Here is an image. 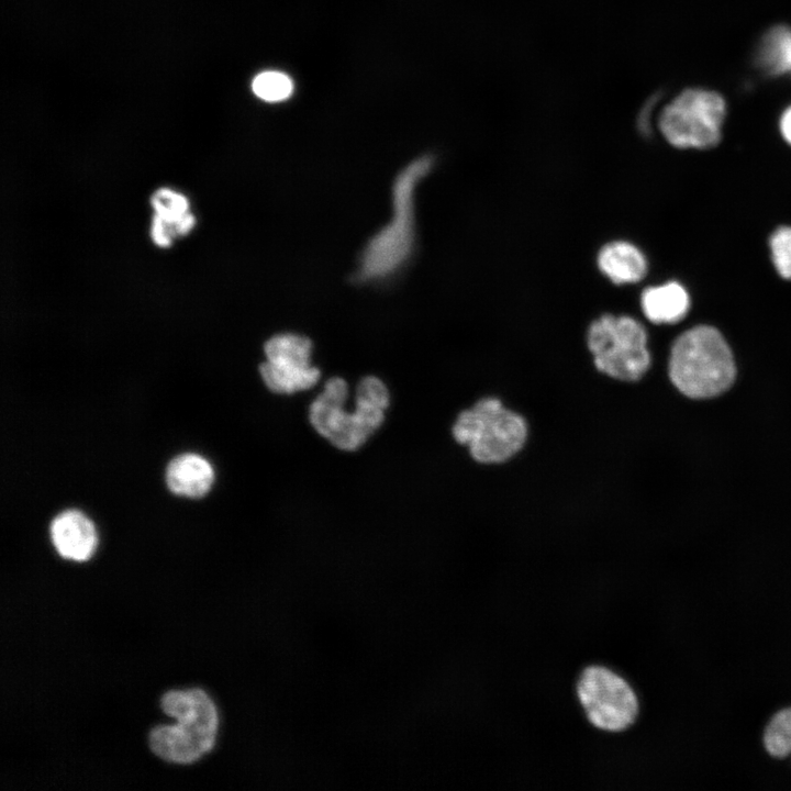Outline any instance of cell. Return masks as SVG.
<instances>
[{
	"label": "cell",
	"instance_id": "7a4b0ae2",
	"mask_svg": "<svg viewBox=\"0 0 791 791\" xmlns=\"http://www.w3.org/2000/svg\"><path fill=\"white\" fill-rule=\"evenodd\" d=\"M348 386L334 377L311 403L309 419L316 432L343 450H356L372 435L385 420L389 393L376 377L360 380L356 390L355 411L345 410Z\"/></svg>",
	"mask_w": 791,
	"mask_h": 791
},
{
	"label": "cell",
	"instance_id": "277c9868",
	"mask_svg": "<svg viewBox=\"0 0 791 791\" xmlns=\"http://www.w3.org/2000/svg\"><path fill=\"white\" fill-rule=\"evenodd\" d=\"M432 165L433 159L423 156L397 176L392 190V218L364 248L357 271L360 281L388 278L410 258L415 241V188Z\"/></svg>",
	"mask_w": 791,
	"mask_h": 791
},
{
	"label": "cell",
	"instance_id": "8992f818",
	"mask_svg": "<svg viewBox=\"0 0 791 791\" xmlns=\"http://www.w3.org/2000/svg\"><path fill=\"white\" fill-rule=\"evenodd\" d=\"M584 344L594 369L611 380L635 383L653 367L648 333L633 316L600 315L589 324Z\"/></svg>",
	"mask_w": 791,
	"mask_h": 791
},
{
	"label": "cell",
	"instance_id": "9a60e30c",
	"mask_svg": "<svg viewBox=\"0 0 791 791\" xmlns=\"http://www.w3.org/2000/svg\"><path fill=\"white\" fill-rule=\"evenodd\" d=\"M759 66L769 75H791V29L778 25L762 37L757 55Z\"/></svg>",
	"mask_w": 791,
	"mask_h": 791
},
{
	"label": "cell",
	"instance_id": "6da1fadb",
	"mask_svg": "<svg viewBox=\"0 0 791 791\" xmlns=\"http://www.w3.org/2000/svg\"><path fill=\"white\" fill-rule=\"evenodd\" d=\"M450 435L475 463L500 466L524 450L530 438V424L520 411L500 397L486 394L457 412Z\"/></svg>",
	"mask_w": 791,
	"mask_h": 791
},
{
	"label": "cell",
	"instance_id": "ba28073f",
	"mask_svg": "<svg viewBox=\"0 0 791 791\" xmlns=\"http://www.w3.org/2000/svg\"><path fill=\"white\" fill-rule=\"evenodd\" d=\"M576 691L588 721L598 729L622 732L636 721L637 695L631 684L610 668L600 665L584 668Z\"/></svg>",
	"mask_w": 791,
	"mask_h": 791
},
{
	"label": "cell",
	"instance_id": "3957f363",
	"mask_svg": "<svg viewBox=\"0 0 791 791\" xmlns=\"http://www.w3.org/2000/svg\"><path fill=\"white\" fill-rule=\"evenodd\" d=\"M670 383L691 399H709L726 391L736 376L732 350L714 327L699 325L679 335L667 360Z\"/></svg>",
	"mask_w": 791,
	"mask_h": 791
},
{
	"label": "cell",
	"instance_id": "ac0fdd59",
	"mask_svg": "<svg viewBox=\"0 0 791 791\" xmlns=\"http://www.w3.org/2000/svg\"><path fill=\"white\" fill-rule=\"evenodd\" d=\"M770 250L773 265L779 275L791 279V227H779L770 237Z\"/></svg>",
	"mask_w": 791,
	"mask_h": 791
},
{
	"label": "cell",
	"instance_id": "e0dca14e",
	"mask_svg": "<svg viewBox=\"0 0 791 791\" xmlns=\"http://www.w3.org/2000/svg\"><path fill=\"white\" fill-rule=\"evenodd\" d=\"M767 751L778 758L791 753V708L778 712L769 722L764 735Z\"/></svg>",
	"mask_w": 791,
	"mask_h": 791
},
{
	"label": "cell",
	"instance_id": "9c48e42d",
	"mask_svg": "<svg viewBox=\"0 0 791 791\" xmlns=\"http://www.w3.org/2000/svg\"><path fill=\"white\" fill-rule=\"evenodd\" d=\"M266 361L259 372L276 393H294L312 388L320 370L311 365L312 343L302 335L283 333L269 338L264 347Z\"/></svg>",
	"mask_w": 791,
	"mask_h": 791
},
{
	"label": "cell",
	"instance_id": "5b68a950",
	"mask_svg": "<svg viewBox=\"0 0 791 791\" xmlns=\"http://www.w3.org/2000/svg\"><path fill=\"white\" fill-rule=\"evenodd\" d=\"M163 711L178 721L177 725L158 726L149 734L152 751L176 764H191L209 753L219 729L218 710L201 689L169 691L160 701Z\"/></svg>",
	"mask_w": 791,
	"mask_h": 791
},
{
	"label": "cell",
	"instance_id": "4fadbf2b",
	"mask_svg": "<svg viewBox=\"0 0 791 791\" xmlns=\"http://www.w3.org/2000/svg\"><path fill=\"white\" fill-rule=\"evenodd\" d=\"M640 304L648 321L655 324H673L687 314L690 299L680 283L671 281L645 289Z\"/></svg>",
	"mask_w": 791,
	"mask_h": 791
},
{
	"label": "cell",
	"instance_id": "52a82bcc",
	"mask_svg": "<svg viewBox=\"0 0 791 791\" xmlns=\"http://www.w3.org/2000/svg\"><path fill=\"white\" fill-rule=\"evenodd\" d=\"M725 113V101L717 92L687 89L664 107L658 126L675 147L705 149L720 142Z\"/></svg>",
	"mask_w": 791,
	"mask_h": 791
},
{
	"label": "cell",
	"instance_id": "30bf717a",
	"mask_svg": "<svg viewBox=\"0 0 791 791\" xmlns=\"http://www.w3.org/2000/svg\"><path fill=\"white\" fill-rule=\"evenodd\" d=\"M155 215L151 236L159 247H168L176 236L188 234L194 225L187 197L169 188H160L151 198Z\"/></svg>",
	"mask_w": 791,
	"mask_h": 791
},
{
	"label": "cell",
	"instance_id": "d6986e66",
	"mask_svg": "<svg viewBox=\"0 0 791 791\" xmlns=\"http://www.w3.org/2000/svg\"><path fill=\"white\" fill-rule=\"evenodd\" d=\"M780 131L783 138L791 145V105L781 115Z\"/></svg>",
	"mask_w": 791,
	"mask_h": 791
},
{
	"label": "cell",
	"instance_id": "8fae6325",
	"mask_svg": "<svg viewBox=\"0 0 791 791\" xmlns=\"http://www.w3.org/2000/svg\"><path fill=\"white\" fill-rule=\"evenodd\" d=\"M51 537L57 553L75 561L89 559L97 546L94 525L76 510L65 511L53 520Z\"/></svg>",
	"mask_w": 791,
	"mask_h": 791
},
{
	"label": "cell",
	"instance_id": "7c38bea8",
	"mask_svg": "<svg viewBox=\"0 0 791 791\" xmlns=\"http://www.w3.org/2000/svg\"><path fill=\"white\" fill-rule=\"evenodd\" d=\"M213 479L214 471L210 463L196 454L177 456L167 467L168 488L179 495L202 497L210 490Z\"/></svg>",
	"mask_w": 791,
	"mask_h": 791
},
{
	"label": "cell",
	"instance_id": "2e32d148",
	"mask_svg": "<svg viewBox=\"0 0 791 791\" xmlns=\"http://www.w3.org/2000/svg\"><path fill=\"white\" fill-rule=\"evenodd\" d=\"M294 85L290 76L278 70L259 73L252 82V90L256 97L266 102H280L289 99Z\"/></svg>",
	"mask_w": 791,
	"mask_h": 791
},
{
	"label": "cell",
	"instance_id": "5bb4252c",
	"mask_svg": "<svg viewBox=\"0 0 791 791\" xmlns=\"http://www.w3.org/2000/svg\"><path fill=\"white\" fill-rule=\"evenodd\" d=\"M598 265L614 283L637 282L647 272L644 254L635 245L624 241L603 246L598 255Z\"/></svg>",
	"mask_w": 791,
	"mask_h": 791
}]
</instances>
